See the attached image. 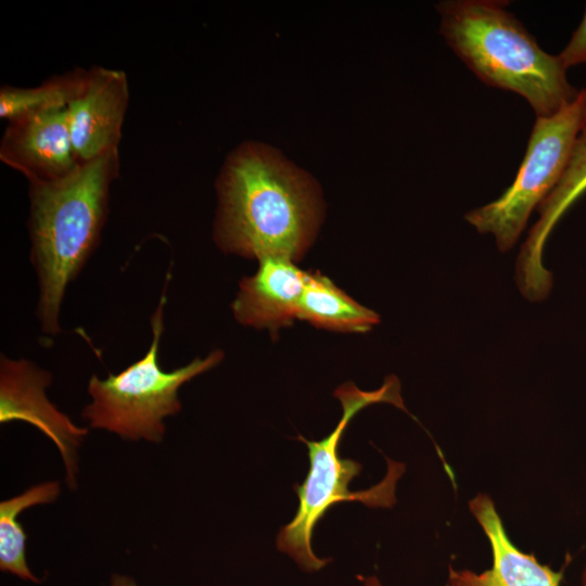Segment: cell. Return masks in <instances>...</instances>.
<instances>
[{
  "mask_svg": "<svg viewBox=\"0 0 586 586\" xmlns=\"http://www.w3.org/2000/svg\"><path fill=\"white\" fill-rule=\"evenodd\" d=\"M334 396L343 408L335 429L320 441L296 437L308 448L310 467L304 482L293 486L298 496V508L292 521L280 530L276 542L277 548L306 572H316L331 560L318 558L311 549L313 531L327 510L333 505L353 500L372 508H391L396 504V483L406 470L404 463L386 458L387 471L383 480L368 489L353 492L348 485L362 466L339 456L341 437L359 410L372 404L388 403L408 412L400 396L399 380L388 375L380 388L371 392L347 382L335 390Z\"/></svg>",
  "mask_w": 586,
  "mask_h": 586,
  "instance_id": "277c9868",
  "label": "cell"
},
{
  "mask_svg": "<svg viewBox=\"0 0 586 586\" xmlns=\"http://www.w3.org/2000/svg\"><path fill=\"white\" fill-rule=\"evenodd\" d=\"M586 191V126L576 139L566 169L552 192L538 206L539 218L523 243L515 264V278L540 285L551 272L543 265L546 241L559 218Z\"/></svg>",
  "mask_w": 586,
  "mask_h": 586,
  "instance_id": "7c38bea8",
  "label": "cell"
},
{
  "mask_svg": "<svg viewBox=\"0 0 586 586\" xmlns=\"http://www.w3.org/2000/svg\"><path fill=\"white\" fill-rule=\"evenodd\" d=\"M558 56L566 69L586 63V10L581 24Z\"/></svg>",
  "mask_w": 586,
  "mask_h": 586,
  "instance_id": "2e32d148",
  "label": "cell"
},
{
  "mask_svg": "<svg viewBox=\"0 0 586 586\" xmlns=\"http://www.w3.org/2000/svg\"><path fill=\"white\" fill-rule=\"evenodd\" d=\"M581 586H586V564H585L584 570L582 572Z\"/></svg>",
  "mask_w": 586,
  "mask_h": 586,
  "instance_id": "ffe728a7",
  "label": "cell"
},
{
  "mask_svg": "<svg viewBox=\"0 0 586 586\" xmlns=\"http://www.w3.org/2000/svg\"><path fill=\"white\" fill-rule=\"evenodd\" d=\"M86 71L76 68L29 88L2 86L0 117L10 122L29 114L67 109L84 82Z\"/></svg>",
  "mask_w": 586,
  "mask_h": 586,
  "instance_id": "9a60e30c",
  "label": "cell"
},
{
  "mask_svg": "<svg viewBox=\"0 0 586 586\" xmlns=\"http://www.w3.org/2000/svg\"><path fill=\"white\" fill-rule=\"evenodd\" d=\"M110 586H138L136 581L130 576L123 574H113L110 581Z\"/></svg>",
  "mask_w": 586,
  "mask_h": 586,
  "instance_id": "e0dca14e",
  "label": "cell"
},
{
  "mask_svg": "<svg viewBox=\"0 0 586 586\" xmlns=\"http://www.w3.org/2000/svg\"><path fill=\"white\" fill-rule=\"evenodd\" d=\"M584 126L579 95L549 117H536L512 184L494 202L474 208L466 220L494 235L500 252L513 247L533 209L562 178Z\"/></svg>",
  "mask_w": 586,
  "mask_h": 586,
  "instance_id": "8992f818",
  "label": "cell"
},
{
  "mask_svg": "<svg viewBox=\"0 0 586 586\" xmlns=\"http://www.w3.org/2000/svg\"><path fill=\"white\" fill-rule=\"evenodd\" d=\"M258 262L255 275L240 282L231 308L240 323L275 333L296 318L307 272L285 257H263Z\"/></svg>",
  "mask_w": 586,
  "mask_h": 586,
  "instance_id": "8fae6325",
  "label": "cell"
},
{
  "mask_svg": "<svg viewBox=\"0 0 586 586\" xmlns=\"http://www.w3.org/2000/svg\"><path fill=\"white\" fill-rule=\"evenodd\" d=\"M578 95H579L581 104H582L583 123H584V126H586V88L579 91Z\"/></svg>",
  "mask_w": 586,
  "mask_h": 586,
  "instance_id": "ac0fdd59",
  "label": "cell"
},
{
  "mask_svg": "<svg viewBox=\"0 0 586 586\" xmlns=\"http://www.w3.org/2000/svg\"><path fill=\"white\" fill-rule=\"evenodd\" d=\"M51 383L49 371L26 359L0 358V422H27L47 437L60 451L66 473V484L74 489L77 484V449L88 433L76 425L47 397L46 387Z\"/></svg>",
  "mask_w": 586,
  "mask_h": 586,
  "instance_id": "52a82bcc",
  "label": "cell"
},
{
  "mask_svg": "<svg viewBox=\"0 0 586 586\" xmlns=\"http://www.w3.org/2000/svg\"><path fill=\"white\" fill-rule=\"evenodd\" d=\"M364 586H381L380 582L378 581L377 577L374 576H371V577H368L365 579V585Z\"/></svg>",
  "mask_w": 586,
  "mask_h": 586,
  "instance_id": "d6986e66",
  "label": "cell"
},
{
  "mask_svg": "<svg viewBox=\"0 0 586 586\" xmlns=\"http://www.w3.org/2000/svg\"><path fill=\"white\" fill-rule=\"evenodd\" d=\"M119 173L118 150L80 165L66 178L29 186L30 262L38 279L37 318L60 333L65 292L97 249Z\"/></svg>",
  "mask_w": 586,
  "mask_h": 586,
  "instance_id": "6da1fadb",
  "label": "cell"
},
{
  "mask_svg": "<svg viewBox=\"0 0 586 586\" xmlns=\"http://www.w3.org/2000/svg\"><path fill=\"white\" fill-rule=\"evenodd\" d=\"M0 160L30 184L50 183L73 174L78 163L66 109L29 114L8 122Z\"/></svg>",
  "mask_w": 586,
  "mask_h": 586,
  "instance_id": "9c48e42d",
  "label": "cell"
},
{
  "mask_svg": "<svg viewBox=\"0 0 586 586\" xmlns=\"http://www.w3.org/2000/svg\"><path fill=\"white\" fill-rule=\"evenodd\" d=\"M60 493V483L48 481L0 502V570L2 572L15 575L23 581L40 583L27 564L26 534L17 517L27 508L53 502Z\"/></svg>",
  "mask_w": 586,
  "mask_h": 586,
  "instance_id": "5bb4252c",
  "label": "cell"
},
{
  "mask_svg": "<svg viewBox=\"0 0 586 586\" xmlns=\"http://www.w3.org/2000/svg\"><path fill=\"white\" fill-rule=\"evenodd\" d=\"M297 319L317 328L365 333L380 321L373 310L358 304L320 272H307Z\"/></svg>",
  "mask_w": 586,
  "mask_h": 586,
  "instance_id": "4fadbf2b",
  "label": "cell"
},
{
  "mask_svg": "<svg viewBox=\"0 0 586 586\" xmlns=\"http://www.w3.org/2000/svg\"><path fill=\"white\" fill-rule=\"evenodd\" d=\"M167 283L168 280L151 317L152 341L144 356L117 374L109 373L105 379L91 375L88 382L91 402L81 411L91 429L105 430L129 441L162 443L165 418L181 410L179 388L222 360L224 353L216 349L205 358H195L171 371L161 367L158 349L164 332Z\"/></svg>",
  "mask_w": 586,
  "mask_h": 586,
  "instance_id": "5b68a950",
  "label": "cell"
},
{
  "mask_svg": "<svg viewBox=\"0 0 586 586\" xmlns=\"http://www.w3.org/2000/svg\"><path fill=\"white\" fill-rule=\"evenodd\" d=\"M502 1L448 0L436 5L441 33L484 84L523 97L549 117L578 94L558 55L544 51Z\"/></svg>",
  "mask_w": 586,
  "mask_h": 586,
  "instance_id": "3957f363",
  "label": "cell"
},
{
  "mask_svg": "<svg viewBox=\"0 0 586 586\" xmlns=\"http://www.w3.org/2000/svg\"><path fill=\"white\" fill-rule=\"evenodd\" d=\"M215 240L244 257L298 258L316 221L308 181L253 145L234 151L218 180Z\"/></svg>",
  "mask_w": 586,
  "mask_h": 586,
  "instance_id": "7a4b0ae2",
  "label": "cell"
},
{
  "mask_svg": "<svg viewBox=\"0 0 586 586\" xmlns=\"http://www.w3.org/2000/svg\"><path fill=\"white\" fill-rule=\"evenodd\" d=\"M469 509L492 549L491 569L475 573L471 570L448 568L447 586H560L564 569L552 570L542 564L533 553L520 550L508 537L495 504L487 494L469 500Z\"/></svg>",
  "mask_w": 586,
  "mask_h": 586,
  "instance_id": "30bf717a",
  "label": "cell"
},
{
  "mask_svg": "<svg viewBox=\"0 0 586 586\" xmlns=\"http://www.w3.org/2000/svg\"><path fill=\"white\" fill-rule=\"evenodd\" d=\"M129 101L127 75L93 66L66 109L76 158L80 165L118 150Z\"/></svg>",
  "mask_w": 586,
  "mask_h": 586,
  "instance_id": "ba28073f",
  "label": "cell"
}]
</instances>
